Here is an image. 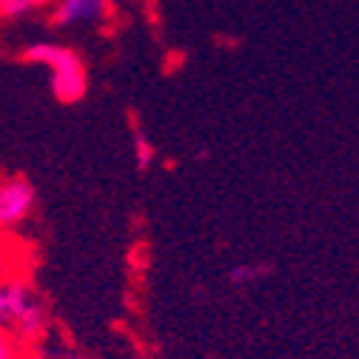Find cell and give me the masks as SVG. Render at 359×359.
Segmentation results:
<instances>
[{
  "mask_svg": "<svg viewBox=\"0 0 359 359\" xmlns=\"http://www.w3.org/2000/svg\"><path fill=\"white\" fill-rule=\"evenodd\" d=\"M49 328L46 305L23 277H0V331L15 339L37 342Z\"/></svg>",
  "mask_w": 359,
  "mask_h": 359,
  "instance_id": "1",
  "label": "cell"
},
{
  "mask_svg": "<svg viewBox=\"0 0 359 359\" xmlns=\"http://www.w3.org/2000/svg\"><path fill=\"white\" fill-rule=\"evenodd\" d=\"M23 60L32 66H46L52 72V95L72 106L80 103L88 92V74H86V63L83 57L60 43H29L23 49Z\"/></svg>",
  "mask_w": 359,
  "mask_h": 359,
  "instance_id": "2",
  "label": "cell"
},
{
  "mask_svg": "<svg viewBox=\"0 0 359 359\" xmlns=\"http://www.w3.org/2000/svg\"><path fill=\"white\" fill-rule=\"evenodd\" d=\"M37 205V191L23 174L0 177V231H15L32 217Z\"/></svg>",
  "mask_w": 359,
  "mask_h": 359,
  "instance_id": "3",
  "label": "cell"
},
{
  "mask_svg": "<svg viewBox=\"0 0 359 359\" xmlns=\"http://www.w3.org/2000/svg\"><path fill=\"white\" fill-rule=\"evenodd\" d=\"M109 12L106 0H52V26L74 29V26H92L103 20Z\"/></svg>",
  "mask_w": 359,
  "mask_h": 359,
  "instance_id": "4",
  "label": "cell"
},
{
  "mask_svg": "<svg viewBox=\"0 0 359 359\" xmlns=\"http://www.w3.org/2000/svg\"><path fill=\"white\" fill-rule=\"evenodd\" d=\"M268 274H271V265H268V262H240V265H234L229 271V283L237 285V288H245V285L259 283Z\"/></svg>",
  "mask_w": 359,
  "mask_h": 359,
  "instance_id": "5",
  "label": "cell"
},
{
  "mask_svg": "<svg viewBox=\"0 0 359 359\" xmlns=\"http://www.w3.org/2000/svg\"><path fill=\"white\" fill-rule=\"evenodd\" d=\"M131 146H134V165H137L140 171H149L157 160V149H154V143L149 140V134L143 128H134Z\"/></svg>",
  "mask_w": 359,
  "mask_h": 359,
  "instance_id": "6",
  "label": "cell"
},
{
  "mask_svg": "<svg viewBox=\"0 0 359 359\" xmlns=\"http://www.w3.org/2000/svg\"><path fill=\"white\" fill-rule=\"evenodd\" d=\"M46 6H52V0H0V18L18 20V18L34 15V12L46 9Z\"/></svg>",
  "mask_w": 359,
  "mask_h": 359,
  "instance_id": "7",
  "label": "cell"
},
{
  "mask_svg": "<svg viewBox=\"0 0 359 359\" xmlns=\"http://www.w3.org/2000/svg\"><path fill=\"white\" fill-rule=\"evenodd\" d=\"M0 359H29L26 356V345L20 339H15L12 334L0 331Z\"/></svg>",
  "mask_w": 359,
  "mask_h": 359,
  "instance_id": "8",
  "label": "cell"
}]
</instances>
